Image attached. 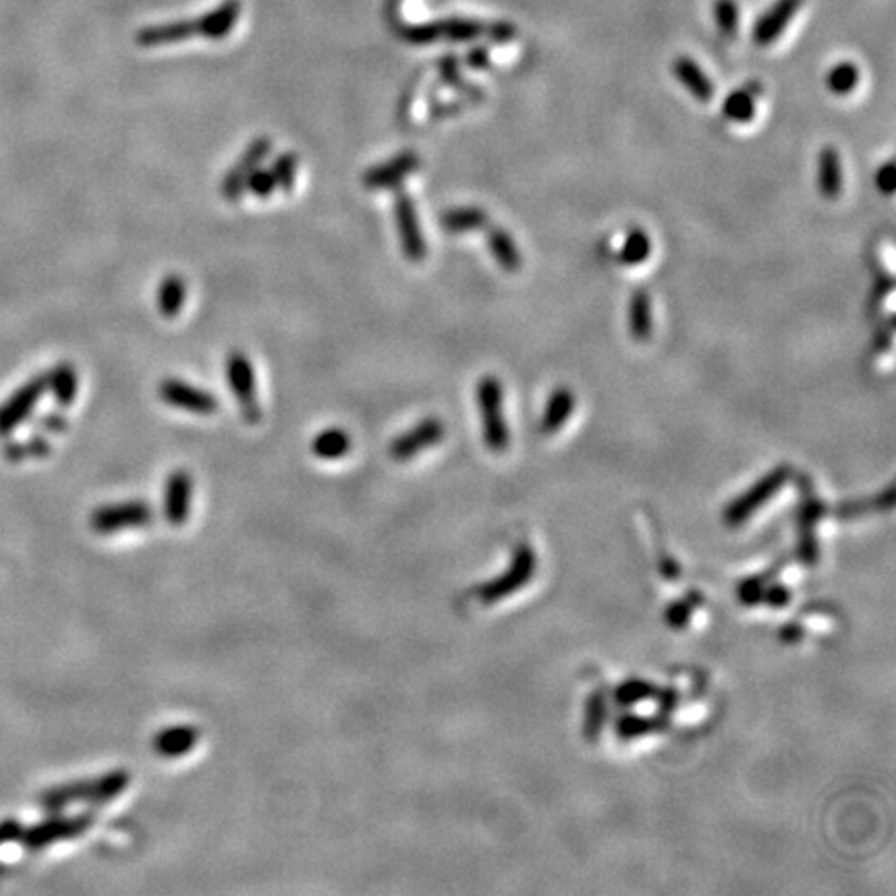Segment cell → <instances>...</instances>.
Returning <instances> with one entry per match:
<instances>
[{
	"label": "cell",
	"mask_w": 896,
	"mask_h": 896,
	"mask_svg": "<svg viewBox=\"0 0 896 896\" xmlns=\"http://www.w3.org/2000/svg\"><path fill=\"white\" fill-rule=\"evenodd\" d=\"M272 150V139L260 137L254 144L247 146L243 156L231 166V171L222 179V195L229 202H239L245 193V185L249 175L266 160Z\"/></svg>",
	"instance_id": "cell-10"
},
{
	"label": "cell",
	"mask_w": 896,
	"mask_h": 896,
	"mask_svg": "<svg viewBox=\"0 0 896 896\" xmlns=\"http://www.w3.org/2000/svg\"><path fill=\"white\" fill-rule=\"evenodd\" d=\"M21 834H23V826L17 820L9 818L5 822H0V847L13 843V840L21 838Z\"/></svg>",
	"instance_id": "cell-44"
},
{
	"label": "cell",
	"mask_w": 896,
	"mask_h": 896,
	"mask_svg": "<svg viewBox=\"0 0 896 896\" xmlns=\"http://www.w3.org/2000/svg\"><path fill=\"white\" fill-rule=\"evenodd\" d=\"M245 189H249L251 193H254L256 198H270V195L276 189V181H274L272 171H262V168L258 166L256 171L249 175Z\"/></svg>",
	"instance_id": "cell-39"
},
{
	"label": "cell",
	"mask_w": 896,
	"mask_h": 896,
	"mask_svg": "<svg viewBox=\"0 0 896 896\" xmlns=\"http://www.w3.org/2000/svg\"><path fill=\"white\" fill-rule=\"evenodd\" d=\"M656 695H658V689L643 679H629L623 685L616 687V691H614L616 704L623 708L637 706L641 702H646V699H656Z\"/></svg>",
	"instance_id": "cell-30"
},
{
	"label": "cell",
	"mask_w": 896,
	"mask_h": 896,
	"mask_svg": "<svg viewBox=\"0 0 896 896\" xmlns=\"http://www.w3.org/2000/svg\"><path fill=\"white\" fill-rule=\"evenodd\" d=\"M764 590H766V577H749L745 581H741L739 585V600L745 606H755L760 604L764 598Z\"/></svg>",
	"instance_id": "cell-41"
},
{
	"label": "cell",
	"mask_w": 896,
	"mask_h": 896,
	"mask_svg": "<svg viewBox=\"0 0 896 896\" xmlns=\"http://www.w3.org/2000/svg\"><path fill=\"white\" fill-rule=\"evenodd\" d=\"M401 36L411 44H430V42L440 40V27H438V23L409 25V27H403Z\"/></svg>",
	"instance_id": "cell-40"
},
{
	"label": "cell",
	"mask_w": 896,
	"mask_h": 896,
	"mask_svg": "<svg viewBox=\"0 0 896 896\" xmlns=\"http://www.w3.org/2000/svg\"><path fill=\"white\" fill-rule=\"evenodd\" d=\"M94 818L90 814L81 816H50L42 820L40 824L23 830L21 843L27 851H40L46 849L59 840H71L81 836L86 830H90Z\"/></svg>",
	"instance_id": "cell-5"
},
{
	"label": "cell",
	"mask_w": 896,
	"mask_h": 896,
	"mask_svg": "<svg viewBox=\"0 0 896 896\" xmlns=\"http://www.w3.org/2000/svg\"><path fill=\"white\" fill-rule=\"evenodd\" d=\"M716 23L726 38H733L739 27V7L735 0H716L714 5Z\"/></svg>",
	"instance_id": "cell-37"
},
{
	"label": "cell",
	"mask_w": 896,
	"mask_h": 896,
	"mask_svg": "<svg viewBox=\"0 0 896 896\" xmlns=\"http://www.w3.org/2000/svg\"><path fill=\"white\" fill-rule=\"evenodd\" d=\"M152 507L146 502H121V504H106L92 513V529L96 534H119L123 529H135L152 523Z\"/></svg>",
	"instance_id": "cell-6"
},
{
	"label": "cell",
	"mask_w": 896,
	"mask_h": 896,
	"mask_svg": "<svg viewBox=\"0 0 896 896\" xmlns=\"http://www.w3.org/2000/svg\"><path fill=\"white\" fill-rule=\"evenodd\" d=\"M857 83H859V69L855 63L849 61L834 65L826 75V86L836 96L851 94L857 88Z\"/></svg>",
	"instance_id": "cell-31"
},
{
	"label": "cell",
	"mask_w": 896,
	"mask_h": 896,
	"mask_svg": "<svg viewBox=\"0 0 896 896\" xmlns=\"http://www.w3.org/2000/svg\"><path fill=\"white\" fill-rule=\"evenodd\" d=\"M193 36H198V23L195 21H173V23L144 27V30L137 32L135 42L139 46L154 48V46H162V44L183 42Z\"/></svg>",
	"instance_id": "cell-19"
},
{
	"label": "cell",
	"mask_w": 896,
	"mask_h": 896,
	"mask_svg": "<svg viewBox=\"0 0 896 896\" xmlns=\"http://www.w3.org/2000/svg\"><path fill=\"white\" fill-rule=\"evenodd\" d=\"M158 392H160V399L166 405L183 409V411H191L198 415H210L218 409V401L210 395L208 390L195 388L177 378L162 380Z\"/></svg>",
	"instance_id": "cell-12"
},
{
	"label": "cell",
	"mask_w": 896,
	"mask_h": 896,
	"mask_svg": "<svg viewBox=\"0 0 896 896\" xmlns=\"http://www.w3.org/2000/svg\"><path fill=\"white\" fill-rule=\"evenodd\" d=\"M791 467L789 465H780L776 469H772L768 475L760 482H755L747 492H743L735 502L728 504L724 509V523L728 527H737L741 523H745L755 511L762 509L766 502H770V498L791 480Z\"/></svg>",
	"instance_id": "cell-4"
},
{
	"label": "cell",
	"mask_w": 896,
	"mask_h": 896,
	"mask_svg": "<svg viewBox=\"0 0 896 896\" xmlns=\"http://www.w3.org/2000/svg\"><path fill=\"white\" fill-rule=\"evenodd\" d=\"M722 112L726 119L737 121V123H747L753 119L755 112V102H753V94L751 90H739L735 94L728 96L722 104Z\"/></svg>",
	"instance_id": "cell-35"
},
{
	"label": "cell",
	"mask_w": 896,
	"mask_h": 896,
	"mask_svg": "<svg viewBox=\"0 0 896 896\" xmlns=\"http://www.w3.org/2000/svg\"><path fill=\"white\" fill-rule=\"evenodd\" d=\"M444 438V424L436 417L424 419L403 436L395 438L390 444V457L395 461H409L415 455L424 453L426 448L436 446Z\"/></svg>",
	"instance_id": "cell-13"
},
{
	"label": "cell",
	"mask_w": 896,
	"mask_h": 896,
	"mask_svg": "<svg viewBox=\"0 0 896 896\" xmlns=\"http://www.w3.org/2000/svg\"><path fill=\"white\" fill-rule=\"evenodd\" d=\"M417 166L419 156L415 152H401L382 164L372 166L361 181L366 189H392L403 183V179H407L413 171H417Z\"/></svg>",
	"instance_id": "cell-14"
},
{
	"label": "cell",
	"mask_w": 896,
	"mask_h": 896,
	"mask_svg": "<svg viewBox=\"0 0 896 896\" xmlns=\"http://www.w3.org/2000/svg\"><path fill=\"white\" fill-rule=\"evenodd\" d=\"M652 254V241L641 229L629 231L623 247H621V262L627 266H637L646 262Z\"/></svg>",
	"instance_id": "cell-34"
},
{
	"label": "cell",
	"mask_w": 896,
	"mask_h": 896,
	"mask_svg": "<svg viewBox=\"0 0 896 896\" xmlns=\"http://www.w3.org/2000/svg\"><path fill=\"white\" fill-rule=\"evenodd\" d=\"M187 299V285L185 280L177 274H168L162 278V283L156 293L158 310L164 318H177L183 310Z\"/></svg>",
	"instance_id": "cell-22"
},
{
	"label": "cell",
	"mask_w": 896,
	"mask_h": 896,
	"mask_svg": "<svg viewBox=\"0 0 896 896\" xmlns=\"http://www.w3.org/2000/svg\"><path fill=\"white\" fill-rule=\"evenodd\" d=\"M48 390L61 407H69L77 395V372L71 363H61L48 374Z\"/></svg>",
	"instance_id": "cell-27"
},
{
	"label": "cell",
	"mask_w": 896,
	"mask_h": 896,
	"mask_svg": "<svg viewBox=\"0 0 896 896\" xmlns=\"http://www.w3.org/2000/svg\"><path fill=\"white\" fill-rule=\"evenodd\" d=\"M488 247L494 260L507 272H517L521 268L519 249L511 239V235L504 229H492L488 233Z\"/></svg>",
	"instance_id": "cell-26"
},
{
	"label": "cell",
	"mask_w": 896,
	"mask_h": 896,
	"mask_svg": "<svg viewBox=\"0 0 896 896\" xmlns=\"http://www.w3.org/2000/svg\"><path fill=\"white\" fill-rule=\"evenodd\" d=\"M876 185H878L880 191H884L888 195L894 191V162H886L880 168L878 175H876Z\"/></svg>",
	"instance_id": "cell-45"
},
{
	"label": "cell",
	"mask_w": 896,
	"mask_h": 896,
	"mask_svg": "<svg viewBox=\"0 0 896 896\" xmlns=\"http://www.w3.org/2000/svg\"><path fill=\"white\" fill-rule=\"evenodd\" d=\"M129 787V774L125 770H112L94 780H79L48 789L40 795V805L46 811H61L73 803L106 805L115 801Z\"/></svg>",
	"instance_id": "cell-1"
},
{
	"label": "cell",
	"mask_w": 896,
	"mask_h": 896,
	"mask_svg": "<svg viewBox=\"0 0 896 896\" xmlns=\"http://www.w3.org/2000/svg\"><path fill=\"white\" fill-rule=\"evenodd\" d=\"M46 390H48V374L27 380L3 405H0V436L11 434L15 428L21 426L36 409Z\"/></svg>",
	"instance_id": "cell-9"
},
{
	"label": "cell",
	"mask_w": 896,
	"mask_h": 896,
	"mask_svg": "<svg viewBox=\"0 0 896 896\" xmlns=\"http://www.w3.org/2000/svg\"><path fill=\"white\" fill-rule=\"evenodd\" d=\"M191 494H193V480L187 471H175L168 475L164 486V519L181 527L189 519L191 511Z\"/></svg>",
	"instance_id": "cell-15"
},
{
	"label": "cell",
	"mask_w": 896,
	"mask_h": 896,
	"mask_svg": "<svg viewBox=\"0 0 896 896\" xmlns=\"http://www.w3.org/2000/svg\"><path fill=\"white\" fill-rule=\"evenodd\" d=\"M762 602H766V604L772 606V608H784V606H787V604L791 602V592H789L784 585L774 583V585L768 587V590H764V598H762Z\"/></svg>",
	"instance_id": "cell-43"
},
{
	"label": "cell",
	"mask_w": 896,
	"mask_h": 896,
	"mask_svg": "<svg viewBox=\"0 0 896 896\" xmlns=\"http://www.w3.org/2000/svg\"><path fill=\"white\" fill-rule=\"evenodd\" d=\"M202 733L191 724H177L162 728L154 737V751L160 758H181L198 745Z\"/></svg>",
	"instance_id": "cell-17"
},
{
	"label": "cell",
	"mask_w": 896,
	"mask_h": 896,
	"mask_svg": "<svg viewBox=\"0 0 896 896\" xmlns=\"http://www.w3.org/2000/svg\"><path fill=\"white\" fill-rule=\"evenodd\" d=\"M818 181L824 198L834 200L843 189V171H840V156L832 146H826L818 160Z\"/></svg>",
	"instance_id": "cell-24"
},
{
	"label": "cell",
	"mask_w": 896,
	"mask_h": 896,
	"mask_svg": "<svg viewBox=\"0 0 896 896\" xmlns=\"http://www.w3.org/2000/svg\"><path fill=\"white\" fill-rule=\"evenodd\" d=\"M42 430H46V432H61V430H65V426H67V422L63 417H59V415H52V417H46V419H42Z\"/></svg>",
	"instance_id": "cell-47"
},
{
	"label": "cell",
	"mask_w": 896,
	"mask_h": 896,
	"mask_svg": "<svg viewBox=\"0 0 896 896\" xmlns=\"http://www.w3.org/2000/svg\"><path fill=\"white\" fill-rule=\"evenodd\" d=\"M239 15H241L239 0H224L218 9L206 13L204 17L195 21L198 23V36L208 40H224L233 32V27L239 21Z\"/></svg>",
	"instance_id": "cell-18"
},
{
	"label": "cell",
	"mask_w": 896,
	"mask_h": 896,
	"mask_svg": "<svg viewBox=\"0 0 896 896\" xmlns=\"http://www.w3.org/2000/svg\"><path fill=\"white\" fill-rule=\"evenodd\" d=\"M828 509L826 504L811 492L809 484H803V500L797 513V529H799V558L807 567H814L818 563V540H816V525L826 517Z\"/></svg>",
	"instance_id": "cell-8"
},
{
	"label": "cell",
	"mask_w": 896,
	"mask_h": 896,
	"mask_svg": "<svg viewBox=\"0 0 896 896\" xmlns=\"http://www.w3.org/2000/svg\"><path fill=\"white\" fill-rule=\"evenodd\" d=\"M652 301L646 291H635L629 301V330L635 341H648L652 336Z\"/></svg>",
	"instance_id": "cell-23"
},
{
	"label": "cell",
	"mask_w": 896,
	"mask_h": 896,
	"mask_svg": "<svg viewBox=\"0 0 896 896\" xmlns=\"http://www.w3.org/2000/svg\"><path fill=\"white\" fill-rule=\"evenodd\" d=\"M272 175L276 181V187H283L285 191H291L295 185L297 175V156L293 152H285L278 156L272 164Z\"/></svg>",
	"instance_id": "cell-38"
},
{
	"label": "cell",
	"mask_w": 896,
	"mask_h": 896,
	"mask_svg": "<svg viewBox=\"0 0 896 896\" xmlns=\"http://www.w3.org/2000/svg\"><path fill=\"white\" fill-rule=\"evenodd\" d=\"M672 71H675L677 79L697 100L708 102L714 96V86L710 77L693 59H689V56H679V59L672 63Z\"/></svg>",
	"instance_id": "cell-20"
},
{
	"label": "cell",
	"mask_w": 896,
	"mask_h": 896,
	"mask_svg": "<svg viewBox=\"0 0 896 896\" xmlns=\"http://www.w3.org/2000/svg\"><path fill=\"white\" fill-rule=\"evenodd\" d=\"M478 407L484 422V440L492 453H504L509 446V428L502 411V386L494 376H484L478 382Z\"/></svg>",
	"instance_id": "cell-2"
},
{
	"label": "cell",
	"mask_w": 896,
	"mask_h": 896,
	"mask_svg": "<svg viewBox=\"0 0 896 896\" xmlns=\"http://www.w3.org/2000/svg\"><path fill=\"white\" fill-rule=\"evenodd\" d=\"M695 602H675L668 610H666V621L670 627L675 629H683L689 619H691V610H693Z\"/></svg>",
	"instance_id": "cell-42"
},
{
	"label": "cell",
	"mask_w": 896,
	"mask_h": 896,
	"mask_svg": "<svg viewBox=\"0 0 896 896\" xmlns=\"http://www.w3.org/2000/svg\"><path fill=\"white\" fill-rule=\"evenodd\" d=\"M575 409V395L569 388H558L552 392V397L546 403L544 417H542V432L554 434L563 428Z\"/></svg>",
	"instance_id": "cell-21"
},
{
	"label": "cell",
	"mask_w": 896,
	"mask_h": 896,
	"mask_svg": "<svg viewBox=\"0 0 896 896\" xmlns=\"http://www.w3.org/2000/svg\"><path fill=\"white\" fill-rule=\"evenodd\" d=\"M395 218H397V229H399V237H401V245L405 256L411 262H422L426 258V239L422 233V227H419V218H417V208L413 204V200L409 198L407 193H399L395 200Z\"/></svg>",
	"instance_id": "cell-11"
},
{
	"label": "cell",
	"mask_w": 896,
	"mask_h": 896,
	"mask_svg": "<svg viewBox=\"0 0 896 896\" xmlns=\"http://www.w3.org/2000/svg\"><path fill=\"white\" fill-rule=\"evenodd\" d=\"M664 724H666V720L660 718L658 714L654 718L625 714V716H621L619 720H616V735H619L623 741H631V739H639L643 735H650V733L660 731Z\"/></svg>",
	"instance_id": "cell-29"
},
{
	"label": "cell",
	"mask_w": 896,
	"mask_h": 896,
	"mask_svg": "<svg viewBox=\"0 0 896 896\" xmlns=\"http://www.w3.org/2000/svg\"><path fill=\"white\" fill-rule=\"evenodd\" d=\"M48 453H50V444L42 436H36V438L21 442V444H9L5 448V457L9 461H23V459H32V457L42 459Z\"/></svg>",
	"instance_id": "cell-36"
},
{
	"label": "cell",
	"mask_w": 896,
	"mask_h": 896,
	"mask_svg": "<svg viewBox=\"0 0 896 896\" xmlns=\"http://www.w3.org/2000/svg\"><path fill=\"white\" fill-rule=\"evenodd\" d=\"M440 224L451 233H467L475 229H484L488 224V214L480 208H455L442 214Z\"/></svg>",
	"instance_id": "cell-28"
},
{
	"label": "cell",
	"mask_w": 896,
	"mask_h": 896,
	"mask_svg": "<svg viewBox=\"0 0 896 896\" xmlns=\"http://www.w3.org/2000/svg\"><path fill=\"white\" fill-rule=\"evenodd\" d=\"M803 637V629L799 627V625H787L784 627L782 631H780V639L784 641V643H795V641H799Z\"/></svg>",
	"instance_id": "cell-48"
},
{
	"label": "cell",
	"mask_w": 896,
	"mask_h": 896,
	"mask_svg": "<svg viewBox=\"0 0 896 896\" xmlns=\"http://www.w3.org/2000/svg\"><path fill=\"white\" fill-rule=\"evenodd\" d=\"M440 38L453 40V42H469L480 36H486V27L480 21L473 19H448L438 21Z\"/></svg>",
	"instance_id": "cell-32"
},
{
	"label": "cell",
	"mask_w": 896,
	"mask_h": 896,
	"mask_svg": "<svg viewBox=\"0 0 896 896\" xmlns=\"http://www.w3.org/2000/svg\"><path fill=\"white\" fill-rule=\"evenodd\" d=\"M606 720V699L602 691H594L587 699L585 706V720H583V737L587 741H596L602 733V726Z\"/></svg>",
	"instance_id": "cell-33"
},
{
	"label": "cell",
	"mask_w": 896,
	"mask_h": 896,
	"mask_svg": "<svg viewBox=\"0 0 896 896\" xmlns=\"http://www.w3.org/2000/svg\"><path fill=\"white\" fill-rule=\"evenodd\" d=\"M486 36H490L494 42H507L515 36V27L509 23H492L486 27Z\"/></svg>",
	"instance_id": "cell-46"
},
{
	"label": "cell",
	"mask_w": 896,
	"mask_h": 896,
	"mask_svg": "<svg viewBox=\"0 0 896 896\" xmlns=\"http://www.w3.org/2000/svg\"><path fill=\"white\" fill-rule=\"evenodd\" d=\"M536 569H538V558H536L534 548H529L525 544L519 546L513 552L509 569L504 571L500 577L486 583L484 587H480V592H478L480 602L496 604L507 596L523 590V587L531 581V577L536 575Z\"/></svg>",
	"instance_id": "cell-3"
},
{
	"label": "cell",
	"mask_w": 896,
	"mask_h": 896,
	"mask_svg": "<svg viewBox=\"0 0 896 896\" xmlns=\"http://www.w3.org/2000/svg\"><path fill=\"white\" fill-rule=\"evenodd\" d=\"M227 380L239 401L245 422L258 424L262 411L256 395V374L251 368V361L241 351H233L227 357Z\"/></svg>",
	"instance_id": "cell-7"
},
{
	"label": "cell",
	"mask_w": 896,
	"mask_h": 896,
	"mask_svg": "<svg viewBox=\"0 0 896 896\" xmlns=\"http://www.w3.org/2000/svg\"><path fill=\"white\" fill-rule=\"evenodd\" d=\"M803 0H776V5L755 23L753 30V40L755 44L760 46H768L772 44L791 23L793 15L801 9Z\"/></svg>",
	"instance_id": "cell-16"
},
{
	"label": "cell",
	"mask_w": 896,
	"mask_h": 896,
	"mask_svg": "<svg viewBox=\"0 0 896 896\" xmlns=\"http://www.w3.org/2000/svg\"><path fill=\"white\" fill-rule=\"evenodd\" d=\"M486 59H488V54H486V50H482V48H475V50L469 54V63H471L475 69H480L482 65H486Z\"/></svg>",
	"instance_id": "cell-49"
},
{
	"label": "cell",
	"mask_w": 896,
	"mask_h": 896,
	"mask_svg": "<svg viewBox=\"0 0 896 896\" xmlns=\"http://www.w3.org/2000/svg\"><path fill=\"white\" fill-rule=\"evenodd\" d=\"M351 451V436L341 428H326L312 440V453L318 459L334 461Z\"/></svg>",
	"instance_id": "cell-25"
}]
</instances>
